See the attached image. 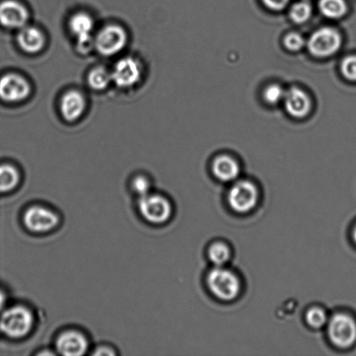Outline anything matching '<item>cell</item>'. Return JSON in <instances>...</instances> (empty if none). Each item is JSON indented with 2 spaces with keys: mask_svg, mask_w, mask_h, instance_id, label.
Returning a JSON list of instances; mask_svg holds the SVG:
<instances>
[{
  "mask_svg": "<svg viewBox=\"0 0 356 356\" xmlns=\"http://www.w3.org/2000/svg\"><path fill=\"white\" fill-rule=\"evenodd\" d=\"M138 207L143 218L155 225L168 221L172 215V206L162 195L149 193L143 195L139 201Z\"/></svg>",
  "mask_w": 356,
  "mask_h": 356,
  "instance_id": "obj_8",
  "label": "cell"
},
{
  "mask_svg": "<svg viewBox=\"0 0 356 356\" xmlns=\"http://www.w3.org/2000/svg\"><path fill=\"white\" fill-rule=\"evenodd\" d=\"M45 36L40 28L26 26L19 30L17 43L21 50L28 54H37L43 50Z\"/></svg>",
  "mask_w": 356,
  "mask_h": 356,
  "instance_id": "obj_14",
  "label": "cell"
},
{
  "mask_svg": "<svg viewBox=\"0 0 356 356\" xmlns=\"http://www.w3.org/2000/svg\"><path fill=\"white\" fill-rule=\"evenodd\" d=\"M263 1L268 8L279 10L285 8L291 0H263Z\"/></svg>",
  "mask_w": 356,
  "mask_h": 356,
  "instance_id": "obj_28",
  "label": "cell"
},
{
  "mask_svg": "<svg viewBox=\"0 0 356 356\" xmlns=\"http://www.w3.org/2000/svg\"><path fill=\"white\" fill-rule=\"evenodd\" d=\"M142 75L140 65L132 58L120 59L111 71L113 83L120 88H130L140 81Z\"/></svg>",
  "mask_w": 356,
  "mask_h": 356,
  "instance_id": "obj_11",
  "label": "cell"
},
{
  "mask_svg": "<svg viewBox=\"0 0 356 356\" xmlns=\"http://www.w3.org/2000/svg\"><path fill=\"white\" fill-rule=\"evenodd\" d=\"M312 14V7L309 3L298 2L289 10L291 19L296 24H302L309 19Z\"/></svg>",
  "mask_w": 356,
  "mask_h": 356,
  "instance_id": "obj_22",
  "label": "cell"
},
{
  "mask_svg": "<svg viewBox=\"0 0 356 356\" xmlns=\"http://www.w3.org/2000/svg\"><path fill=\"white\" fill-rule=\"evenodd\" d=\"M94 20L90 14L80 12L75 13L69 21V28L76 41L80 54H87L94 47Z\"/></svg>",
  "mask_w": 356,
  "mask_h": 356,
  "instance_id": "obj_5",
  "label": "cell"
},
{
  "mask_svg": "<svg viewBox=\"0 0 356 356\" xmlns=\"http://www.w3.org/2000/svg\"><path fill=\"white\" fill-rule=\"evenodd\" d=\"M19 170L10 165H0V194L13 191L19 183Z\"/></svg>",
  "mask_w": 356,
  "mask_h": 356,
  "instance_id": "obj_19",
  "label": "cell"
},
{
  "mask_svg": "<svg viewBox=\"0 0 356 356\" xmlns=\"http://www.w3.org/2000/svg\"><path fill=\"white\" fill-rule=\"evenodd\" d=\"M319 8L324 16L337 19L346 14L348 6L345 0H320Z\"/></svg>",
  "mask_w": 356,
  "mask_h": 356,
  "instance_id": "obj_20",
  "label": "cell"
},
{
  "mask_svg": "<svg viewBox=\"0 0 356 356\" xmlns=\"http://www.w3.org/2000/svg\"><path fill=\"white\" fill-rule=\"evenodd\" d=\"M285 47L291 51H298L305 47V41L299 33H289L284 40Z\"/></svg>",
  "mask_w": 356,
  "mask_h": 356,
  "instance_id": "obj_26",
  "label": "cell"
},
{
  "mask_svg": "<svg viewBox=\"0 0 356 356\" xmlns=\"http://www.w3.org/2000/svg\"><path fill=\"white\" fill-rule=\"evenodd\" d=\"M284 101L288 113L296 118H305L312 108L309 96L298 88H291L286 92Z\"/></svg>",
  "mask_w": 356,
  "mask_h": 356,
  "instance_id": "obj_16",
  "label": "cell"
},
{
  "mask_svg": "<svg viewBox=\"0 0 356 356\" xmlns=\"http://www.w3.org/2000/svg\"><path fill=\"white\" fill-rule=\"evenodd\" d=\"M127 31L118 24H108L94 37V47L104 57H113L120 54L127 47Z\"/></svg>",
  "mask_w": 356,
  "mask_h": 356,
  "instance_id": "obj_3",
  "label": "cell"
},
{
  "mask_svg": "<svg viewBox=\"0 0 356 356\" xmlns=\"http://www.w3.org/2000/svg\"><path fill=\"white\" fill-rule=\"evenodd\" d=\"M341 45V35L337 31L330 27L317 30L308 41L310 54L317 58H327L337 54Z\"/></svg>",
  "mask_w": 356,
  "mask_h": 356,
  "instance_id": "obj_6",
  "label": "cell"
},
{
  "mask_svg": "<svg viewBox=\"0 0 356 356\" xmlns=\"http://www.w3.org/2000/svg\"><path fill=\"white\" fill-rule=\"evenodd\" d=\"M285 90L278 85L268 86L264 92V99L268 104H275L284 99Z\"/></svg>",
  "mask_w": 356,
  "mask_h": 356,
  "instance_id": "obj_24",
  "label": "cell"
},
{
  "mask_svg": "<svg viewBox=\"0 0 356 356\" xmlns=\"http://www.w3.org/2000/svg\"><path fill=\"white\" fill-rule=\"evenodd\" d=\"M59 109L65 121L73 123L79 120L86 110L85 95L79 90H68L61 97Z\"/></svg>",
  "mask_w": 356,
  "mask_h": 356,
  "instance_id": "obj_13",
  "label": "cell"
},
{
  "mask_svg": "<svg viewBox=\"0 0 356 356\" xmlns=\"http://www.w3.org/2000/svg\"><path fill=\"white\" fill-rule=\"evenodd\" d=\"M212 170L215 176L222 181L236 180L240 173L238 163L229 156H220L216 159Z\"/></svg>",
  "mask_w": 356,
  "mask_h": 356,
  "instance_id": "obj_17",
  "label": "cell"
},
{
  "mask_svg": "<svg viewBox=\"0 0 356 356\" xmlns=\"http://www.w3.org/2000/svg\"><path fill=\"white\" fill-rule=\"evenodd\" d=\"M57 350L63 355L80 356L88 348L86 338L76 331H68L62 334L56 343Z\"/></svg>",
  "mask_w": 356,
  "mask_h": 356,
  "instance_id": "obj_15",
  "label": "cell"
},
{
  "mask_svg": "<svg viewBox=\"0 0 356 356\" xmlns=\"http://www.w3.org/2000/svg\"><path fill=\"white\" fill-rule=\"evenodd\" d=\"M307 323L309 325L315 329H320L327 322V316L325 312L321 308H312L308 310L306 315Z\"/></svg>",
  "mask_w": 356,
  "mask_h": 356,
  "instance_id": "obj_23",
  "label": "cell"
},
{
  "mask_svg": "<svg viewBox=\"0 0 356 356\" xmlns=\"http://www.w3.org/2000/svg\"><path fill=\"white\" fill-rule=\"evenodd\" d=\"M353 236H354L355 242L356 243V227H355V229L354 230Z\"/></svg>",
  "mask_w": 356,
  "mask_h": 356,
  "instance_id": "obj_31",
  "label": "cell"
},
{
  "mask_svg": "<svg viewBox=\"0 0 356 356\" xmlns=\"http://www.w3.org/2000/svg\"><path fill=\"white\" fill-rule=\"evenodd\" d=\"M207 282L212 294L222 301H232L239 294L238 277L234 272L222 266H216L209 272Z\"/></svg>",
  "mask_w": 356,
  "mask_h": 356,
  "instance_id": "obj_1",
  "label": "cell"
},
{
  "mask_svg": "<svg viewBox=\"0 0 356 356\" xmlns=\"http://www.w3.org/2000/svg\"><path fill=\"white\" fill-rule=\"evenodd\" d=\"M329 336L338 348H347L356 341V323L347 314H337L330 320Z\"/></svg>",
  "mask_w": 356,
  "mask_h": 356,
  "instance_id": "obj_4",
  "label": "cell"
},
{
  "mask_svg": "<svg viewBox=\"0 0 356 356\" xmlns=\"http://www.w3.org/2000/svg\"><path fill=\"white\" fill-rule=\"evenodd\" d=\"M31 86L24 76L8 73L0 78V99L3 102L16 104L29 97Z\"/></svg>",
  "mask_w": 356,
  "mask_h": 356,
  "instance_id": "obj_7",
  "label": "cell"
},
{
  "mask_svg": "<svg viewBox=\"0 0 356 356\" xmlns=\"http://www.w3.org/2000/svg\"><path fill=\"white\" fill-rule=\"evenodd\" d=\"M33 324L31 313L24 307H13L0 316V330L10 338L26 337Z\"/></svg>",
  "mask_w": 356,
  "mask_h": 356,
  "instance_id": "obj_2",
  "label": "cell"
},
{
  "mask_svg": "<svg viewBox=\"0 0 356 356\" xmlns=\"http://www.w3.org/2000/svg\"><path fill=\"white\" fill-rule=\"evenodd\" d=\"M87 82L92 90H99V92L106 90L111 83H113L111 72L108 71L103 66L93 68L87 76Z\"/></svg>",
  "mask_w": 356,
  "mask_h": 356,
  "instance_id": "obj_18",
  "label": "cell"
},
{
  "mask_svg": "<svg viewBox=\"0 0 356 356\" xmlns=\"http://www.w3.org/2000/svg\"><path fill=\"white\" fill-rule=\"evenodd\" d=\"M6 298L5 293L2 291H0V310H2L3 307L6 305Z\"/></svg>",
  "mask_w": 356,
  "mask_h": 356,
  "instance_id": "obj_30",
  "label": "cell"
},
{
  "mask_svg": "<svg viewBox=\"0 0 356 356\" xmlns=\"http://www.w3.org/2000/svg\"><path fill=\"white\" fill-rule=\"evenodd\" d=\"M29 10L17 0H3L0 3V24L10 30H19L27 26Z\"/></svg>",
  "mask_w": 356,
  "mask_h": 356,
  "instance_id": "obj_10",
  "label": "cell"
},
{
  "mask_svg": "<svg viewBox=\"0 0 356 356\" xmlns=\"http://www.w3.org/2000/svg\"><path fill=\"white\" fill-rule=\"evenodd\" d=\"M209 257L216 266L222 267L229 260V248L222 243L212 244L209 250Z\"/></svg>",
  "mask_w": 356,
  "mask_h": 356,
  "instance_id": "obj_21",
  "label": "cell"
},
{
  "mask_svg": "<svg viewBox=\"0 0 356 356\" xmlns=\"http://www.w3.org/2000/svg\"><path fill=\"white\" fill-rule=\"evenodd\" d=\"M24 226L31 232L44 233L50 232L58 225V216L47 209L34 206L27 209L24 215Z\"/></svg>",
  "mask_w": 356,
  "mask_h": 356,
  "instance_id": "obj_12",
  "label": "cell"
},
{
  "mask_svg": "<svg viewBox=\"0 0 356 356\" xmlns=\"http://www.w3.org/2000/svg\"><path fill=\"white\" fill-rule=\"evenodd\" d=\"M230 207L238 213H247L256 207L258 191L256 185L249 181H239L233 184L228 194Z\"/></svg>",
  "mask_w": 356,
  "mask_h": 356,
  "instance_id": "obj_9",
  "label": "cell"
},
{
  "mask_svg": "<svg viewBox=\"0 0 356 356\" xmlns=\"http://www.w3.org/2000/svg\"><path fill=\"white\" fill-rule=\"evenodd\" d=\"M132 188L138 195L143 197V195H145L149 193V190H151V184H149V181L147 178L138 176L134 178V181H132Z\"/></svg>",
  "mask_w": 356,
  "mask_h": 356,
  "instance_id": "obj_27",
  "label": "cell"
},
{
  "mask_svg": "<svg viewBox=\"0 0 356 356\" xmlns=\"http://www.w3.org/2000/svg\"><path fill=\"white\" fill-rule=\"evenodd\" d=\"M95 355H114L115 353L113 352V350H110V348H100L99 350H97L95 353H94Z\"/></svg>",
  "mask_w": 356,
  "mask_h": 356,
  "instance_id": "obj_29",
  "label": "cell"
},
{
  "mask_svg": "<svg viewBox=\"0 0 356 356\" xmlns=\"http://www.w3.org/2000/svg\"><path fill=\"white\" fill-rule=\"evenodd\" d=\"M341 72L351 81H356V56H350L341 63Z\"/></svg>",
  "mask_w": 356,
  "mask_h": 356,
  "instance_id": "obj_25",
  "label": "cell"
}]
</instances>
